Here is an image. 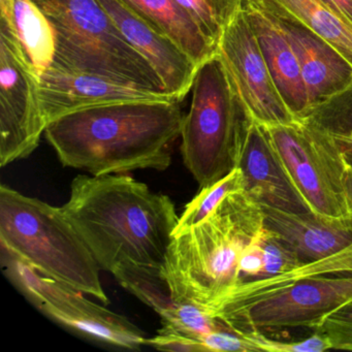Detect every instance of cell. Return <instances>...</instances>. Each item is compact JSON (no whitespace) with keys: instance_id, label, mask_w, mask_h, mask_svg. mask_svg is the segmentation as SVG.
Wrapping results in <instances>:
<instances>
[{"instance_id":"5bb4252c","label":"cell","mask_w":352,"mask_h":352,"mask_svg":"<svg viewBox=\"0 0 352 352\" xmlns=\"http://www.w3.org/2000/svg\"><path fill=\"white\" fill-rule=\"evenodd\" d=\"M131 46L160 76L166 94L181 102L192 89L199 67L168 36L158 32L121 0H98Z\"/></svg>"},{"instance_id":"277c9868","label":"cell","mask_w":352,"mask_h":352,"mask_svg":"<svg viewBox=\"0 0 352 352\" xmlns=\"http://www.w3.org/2000/svg\"><path fill=\"white\" fill-rule=\"evenodd\" d=\"M0 243L41 275L109 302L100 265L61 208L1 185Z\"/></svg>"},{"instance_id":"52a82bcc","label":"cell","mask_w":352,"mask_h":352,"mask_svg":"<svg viewBox=\"0 0 352 352\" xmlns=\"http://www.w3.org/2000/svg\"><path fill=\"white\" fill-rule=\"evenodd\" d=\"M265 129L311 211L331 217L351 216L344 186L348 166L335 138L304 119Z\"/></svg>"},{"instance_id":"d4e9b609","label":"cell","mask_w":352,"mask_h":352,"mask_svg":"<svg viewBox=\"0 0 352 352\" xmlns=\"http://www.w3.org/2000/svg\"><path fill=\"white\" fill-rule=\"evenodd\" d=\"M114 277L123 287L153 308L158 314L174 305L162 272L133 269L121 272Z\"/></svg>"},{"instance_id":"5b68a950","label":"cell","mask_w":352,"mask_h":352,"mask_svg":"<svg viewBox=\"0 0 352 352\" xmlns=\"http://www.w3.org/2000/svg\"><path fill=\"white\" fill-rule=\"evenodd\" d=\"M252 121L219 55L199 65L183 122L181 154L201 188L236 168Z\"/></svg>"},{"instance_id":"7c38bea8","label":"cell","mask_w":352,"mask_h":352,"mask_svg":"<svg viewBox=\"0 0 352 352\" xmlns=\"http://www.w3.org/2000/svg\"><path fill=\"white\" fill-rule=\"evenodd\" d=\"M258 8L271 18L289 42L300 65L311 108L352 83V65L335 47L275 0H261Z\"/></svg>"},{"instance_id":"e575fe53","label":"cell","mask_w":352,"mask_h":352,"mask_svg":"<svg viewBox=\"0 0 352 352\" xmlns=\"http://www.w3.org/2000/svg\"><path fill=\"white\" fill-rule=\"evenodd\" d=\"M14 7H15V0H0V13H1L0 14V19L5 20L10 25L15 28V24H14Z\"/></svg>"},{"instance_id":"7a4b0ae2","label":"cell","mask_w":352,"mask_h":352,"mask_svg":"<svg viewBox=\"0 0 352 352\" xmlns=\"http://www.w3.org/2000/svg\"><path fill=\"white\" fill-rule=\"evenodd\" d=\"M176 100H138L76 111L47 125L61 164L92 176L166 170L185 114Z\"/></svg>"},{"instance_id":"8fae6325","label":"cell","mask_w":352,"mask_h":352,"mask_svg":"<svg viewBox=\"0 0 352 352\" xmlns=\"http://www.w3.org/2000/svg\"><path fill=\"white\" fill-rule=\"evenodd\" d=\"M217 54L253 120L265 126L296 120L272 79L246 12H239L226 28Z\"/></svg>"},{"instance_id":"4fadbf2b","label":"cell","mask_w":352,"mask_h":352,"mask_svg":"<svg viewBox=\"0 0 352 352\" xmlns=\"http://www.w3.org/2000/svg\"><path fill=\"white\" fill-rule=\"evenodd\" d=\"M38 94L47 125L63 115L92 107L175 100L168 94H154L104 76L53 67L38 76Z\"/></svg>"},{"instance_id":"ba28073f","label":"cell","mask_w":352,"mask_h":352,"mask_svg":"<svg viewBox=\"0 0 352 352\" xmlns=\"http://www.w3.org/2000/svg\"><path fill=\"white\" fill-rule=\"evenodd\" d=\"M352 300V274H325L302 278L267 298L216 315L239 333L281 329L315 331L327 315Z\"/></svg>"},{"instance_id":"4dcf8cb0","label":"cell","mask_w":352,"mask_h":352,"mask_svg":"<svg viewBox=\"0 0 352 352\" xmlns=\"http://www.w3.org/2000/svg\"><path fill=\"white\" fill-rule=\"evenodd\" d=\"M206 352H252L258 351L244 335L230 329L212 331L201 338Z\"/></svg>"},{"instance_id":"2e32d148","label":"cell","mask_w":352,"mask_h":352,"mask_svg":"<svg viewBox=\"0 0 352 352\" xmlns=\"http://www.w3.org/2000/svg\"><path fill=\"white\" fill-rule=\"evenodd\" d=\"M261 207L265 228L289 243L302 263L324 258L352 245V216L331 217L311 210L292 213Z\"/></svg>"},{"instance_id":"3957f363","label":"cell","mask_w":352,"mask_h":352,"mask_svg":"<svg viewBox=\"0 0 352 352\" xmlns=\"http://www.w3.org/2000/svg\"><path fill=\"white\" fill-rule=\"evenodd\" d=\"M261 205L234 191L201 223L174 234L162 269L175 302L215 313L240 284L239 261L265 228Z\"/></svg>"},{"instance_id":"836d02e7","label":"cell","mask_w":352,"mask_h":352,"mask_svg":"<svg viewBox=\"0 0 352 352\" xmlns=\"http://www.w3.org/2000/svg\"><path fill=\"white\" fill-rule=\"evenodd\" d=\"M348 166L352 168V137H333Z\"/></svg>"},{"instance_id":"cb8c5ba5","label":"cell","mask_w":352,"mask_h":352,"mask_svg":"<svg viewBox=\"0 0 352 352\" xmlns=\"http://www.w3.org/2000/svg\"><path fill=\"white\" fill-rule=\"evenodd\" d=\"M304 120L333 137H352V83L311 108Z\"/></svg>"},{"instance_id":"e0dca14e","label":"cell","mask_w":352,"mask_h":352,"mask_svg":"<svg viewBox=\"0 0 352 352\" xmlns=\"http://www.w3.org/2000/svg\"><path fill=\"white\" fill-rule=\"evenodd\" d=\"M245 12L282 100L296 120L304 119L310 111V100L289 42L261 8Z\"/></svg>"},{"instance_id":"1f68e13d","label":"cell","mask_w":352,"mask_h":352,"mask_svg":"<svg viewBox=\"0 0 352 352\" xmlns=\"http://www.w3.org/2000/svg\"><path fill=\"white\" fill-rule=\"evenodd\" d=\"M259 236L254 242L247 246L241 255L239 261L240 283L257 279L263 272V251L259 243Z\"/></svg>"},{"instance_id":"44dd1931","label":"cell","mask_w":352,"mask_h":352,"mask_svg":"<svg viewBox=\"0 0 352 352\" xmlns=\"http://www.w3.org/2000/svg\"><path fill=\"white\" fill-rule=\"evenodd\" d=\"M305 25L335 47L352 65V25L321 0H275Z\"/></svg>"},{"instance_id":"d6a6232c","label":"cell","mask_w":352,"mask_h":352,"mask_svg":"<svg viewBox=\"0 0 352 352\" xmlns=\"http://www.w3.org/2000/svg\"><path fill=\"white\" fill-rule=\"evenodd\" d=\"M342 19L352 25V0H321Z\"/></svg>"},{"instance_id":"d6986e66","label":"cell","mask_w":352,"mask_h":352,"mask_svg":"<svg viewBox=\"0 0 352 352\" xmlns=\"http://www.w3.org/2000/svg\"><path fill=\"white\" fill-rule=\"evenodd\" d=\"M325 274H352V245L324 258L304 263L279 275L242 282L215 313V317L224 311L241 308L267 298L302 278Z\"/></svg>"},{"instance_id":"9a60e30c","label":"cell","mask_w":352,"mask_h":352,"mask_svg":"<svg viewBox=\"0 0 352 352\" xmlns=\"http://www.w3.org/2000/svg\"><path fill=\"white\" fill-rule=\"evenodd\" d=\"M236 168L244 190L261 206L292 213L310 211L278 155L265 125L253 120L241 150Z\"/></svg>"},{"instance_id":"d590c367","label":"cell","mask_w":352,"mask_h":352,"mask_svg":"<svg viewBox=\"0 0 352 352\" xmlns=\"http://www.w3.org/2000/svg\"><path fill=\"white\" fill-rule=\"evenodd\" d=\"M344 186H345L346 199H347L348 208L352 216V168L347 166L344 178Z\"/></svg>"},{"instance_id":"603a6c76","label":"cell","mask_w":352,"mask_h":352,"mask_svg":"<svg viewBox=\"0 0 352 352\" xmlns=\"http://www.w3.org/2000/svg\"><path fill=\"white\" fill-rule=\"evenodd\" d=\"M239 190H244V180L242 172L239 168H234L218 182L203 187L195 199L187 204L184 212L179 217L178 224L173 236L181 234L203 222L217 208L224 197Z\"/></svg>"},{"instance_id":"8d00e7d4","label":"cell","mask_w":352,"mask_h":352,"mask_svg":"<svg viewBox=\"0 0 352 352\" xmlns=\"http://www.w3.org/2000/svg\"><path fill=\"white\" fill-rule=\"evenodd\" d=\"M261 5V0H242L243 11H250L256 9Z\"/></svg>"},{"instance_id":"7402d4cb","label":"cell","mask_w":352,"mask_h":352,"mask_svg":"<svg viewBox=\"0 0 352 352\" xmlns=\"http://www.w3.org/2000/svg\"><path fill=\"white\" fill-rule=\"evenodd\" d=\"M218 48L226 28L242 11V0H175Z\"/></svg>"},{"instance_id":"484cf974","label":"cell","mask_w":352,"mask_h":352,"mask_svg":"<svg viewBox=\"0 0 352 352\" xmlns=\"http://www.w3.org/2000/svg\"><path fill=\"white\" fill-rule=\"evenodd\" d=\"M160 316L162 324L199 340L212 331L228 329L212 313L189 302H174Z\"/></svg>"},{"instance_id":"30bf717a","label":"cell","mask_w":352,"mask_h":352,"mask_svg":"<svg viewBox=\"0 0 352 352\" xmlns=\"http://www.w3.org/2000/svg\"><path fill=\"white\" fill-rule=\"evenodd\" d=\"M46 127L38 75L16 28L0 19V166L28 157Z\"/></svg>"},{"instance_id":"6da1fadb","label":"cell","mask_w":352,"mask_h":352,"mask_svg":"<svg viewBox=\"0 0 352 352\" xmlns=\"http://www.w3.org/2000/svg\"><path fill=\"white\" fill-rule=\"evenodd\" d=\"M100 269L162 272L179 221L168 195L129 176L79 175L61 207Z\"/></svg>"},{"instance_id":"8992f818","label":"cell","mask_w":352,"mask_h":352,"mask_svg":"<svg viewBox=\"0 0 352 352\" xmlns=\"http://www.w3.org/2000/svg\"><path fill=\"white\" fill-rule=\"evenodd\" d=\"M32 1L54 28L53 67L96 74L154 94H168L160 76L125 38L98 0Z\"/></svg>"},{"instance_id":"ac0fdd59","label":"cell","mask_w":352,"mask_h":352,"mask_svg":"<svg viewBox=\"0 0 352 352\" xmlns=\"http://www.w3.org/2000/svg\"><path fill=\"white\" fill-rule=\"evenodd\" d=\"M154 28L174 41L197 67L217 54V47L175 0H121Z\"/></svg>"},{"instance_id":"9c48e42d","label":"cell","mask_w":352,"mask_h":352,"mask_svg":"<svg viewBox=\"0 0 352 352\" xmlns=\"http://www.w3.org/2000/svg\"><path fill=\"white\" fill-rule=\"evenodd\" d=\"M10 279L41 312L65 327L98 341L139 350L147 338L129 319L85 298L83 292L41 275L3 251Z\"/></svg>"},{"instance_id":"4316f807","label":"cell","mask_w":352,"mask_h":352,"mask_svg":"<svg viewBox=\"0 0 352 352\" xmlns=\"http://www.w3.org/2000/svg\"><path fill=\"white\" fill-rule=\"evenodd\" d=\"M259 243L263 251V269L257 279L279 275L304 263L292 245L272 230L263 228Z\"/></svg>"},{"instance_id":"83f0119b","label":"cell","mask_w":352,"mask_h":352,"mask_svg":"<svg viewBox=\"0 0 352 352\" xmlns=\"http://www.w3.org/2000/svg\"><path fill=\"white\" fill-rule=\"evenodd\" d=\"M259 351L270 352H323L331 350L329 340L319 333L313 331V335L307 339L300 341L283 342L271 339L263 333L252 331V333H242Z\"/></svg>"},{"instance_id":"ffe728a7","label":"cell","mask_w":352,"mask_h":352,"mask_svg":"<svg viewBox=\"0 0 352 352\" xmlns=\"http://www.w3.org/2000/svg\"><path fill=\"white\" fill-rule=\"evenodd\" d=\"M14 24L26 57L40 76L52 67L56 55L52 24L32 0H15Z\"/></svg>"},{"instance_id":"f546056e","label":"cell","mask_w":352,"mask_h":352,"mask_svg":"<svg viewBox=\"0 0 352 352\" xmlns=\"http://www.w3.org/2000/svg\"><path fill=\"white\" fill-rule=\"evenodd\" d=\"M146 345L164 351L206 352L201 340L185 335L164 324L157 331V336L151 339H146Z\"/></svg>"},{"instance_id":"f1b7e54d","label":"cell","mask_w":352,"mask_h":352,"mask_svg":"<svg viewBox=\"0 0 352 352\" xmlns=\"http://www.w3.org/2000/svg\"><path fill=\"white\" fill-rule=\"evenodd\" d=\"M315 331L329 340L331 349L352 351V300L327 315Z\"/></svg>"}]
</instances>
